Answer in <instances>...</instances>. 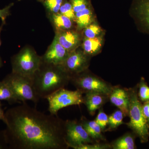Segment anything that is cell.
Wrapping results in <instances>:
<instances>
[{"instance_id": "1", "label": "cell", "mask_w": 149, "mask_h": 149, "mask_svg": "<svg viewBox=\"0 0 149 149\" xmlns=\"http://www.w3.org/2000/svg\"><path fill=\"white\" fill-rule=\"evenodd\" d=\"M3 130L9 148L13 149H67L65 139V120L46 114L26 102L5 113Z\"/></svg>"}, {"instance_id": "2", "label": "cell", "mask_w": 149, "mask_h": 149, "mask_svg": "<svg viewBox=\"0 0 149 149\" xmlns=\"http://www.w3.org/2000/svg\"><path fill=\"white\" fill-rule=\"evenodd\" d=\"M70 75L61 65L42 61L32 78L35 93L40 99H46L59 89L65 88L70 82Z\"/></svg>"}, {"instance_id": "3", "label": "cell", "mask_w": 149, "mask_h": 149, "mask_svg": "<svg viewBox=\"0 0 149 149\" xmlns=\"http://www.w3.org/2000/svg\"><path fill=\"white\" fill-rule=\"evenodd\" d=\"M129 97V116L130 120L125 123L142 143L149 141V125L142 110V103L138 96V85L128 89Z\"/></svg>"}, {"instance_id": "4", "label": "cell", "mask_w": 149, "mask_h": 149, "mask_svg": "<svg viewBox=\"0 0 149 149\" xmlns=\"http://www.w3.org/2000/svg\"><path fill=\"white\" fill-rule=\"evenodd\" d=\"M42 62V56L35 49L26 46L12 58V72L32 79Z\"/></svg>"}, {"instance_id": "5", "label": "cell", "mask_w": 149, "mask_h": 149, "mask_svg": "<svg viewBox=\"0 0 149 149\" xmlns=\"http://www.w3.org/2000/svg\"><path fill=\"white\" fill-rule=\"evenodd\" d=\"M70 82L83 94L98 93L109 96L113 88L108 82L89 72L88 69L72 76Z\"/></svg>"}, {"instance_id": "6", "label": "cell", "mask_w": 149, "mask_h": 149, "mask_svg": "<svg viewBox=\"0 0 149 149\" xmlns=\"http://www.w3.org/2000/svg\"><path fill=\"white\" fill-rule=\"evenodd\" d=\"M10 87L19 102L31 101L35 104L40 98L35 93L32 79L12 72L3 80Z\"/></svg>"}, {"instance_id": "7", "label": "cell", "mask_w": 149, "mask_h": 149, "mask_svg": "<svg viewBox=\"0 0 149 149\" xmlns=\"http://www.w3.org/2000/svg\"><path fill=\"white\" fill-rule=\"evenodd\" d=\"M83 94L80 91H70L64 88L48 96L46 99L49 103V111L50 114L57 115L60 110L72 105L83 104Z\"/></svg>"}, {"instance_id": "8", "label": "cell", "mask_w": 149, "mask_h": 149, "mask_svg": "<svg viewBox=\"0 0 149 149\" xmlns=\"http://www.w3.org/2000/svg\"><path fill=\"white\" fill-rule=\"evenodd\" d=\"M65 139L69 148L74 149L82 144L95 142L88 135L80 120L77 119L65 120Z\"/></svg>"}, {"instance_id": "9", "label": "cell", "mask_w": 149, "mask_h": 149, "mask_svg": "<svg viewBox=\"0 0 149 149\" xmlns=\"http://www.w3.org/2000/svg\"><path fill=\"white\" fill-rule=\"evenodd\" d=\"M91 58L84 53L80 47L70 53L61 65L71 77L88 69Z\"/></svg>"}, {"instance_id": "10", "label": "cell", "mask_w": 149, "mask_h": 149, "mask_svg": "<svg viewBox=\"0 0 149 149\" xmlns=\"http://www.w3.org/2000/svg\"><path fill=\"white\" fill-rule=\"evenodd\" d=\"M130 13L139 30L149 35V0H132Z\"/></svg>"}, {"instance_id": "11", "label": "cell", "mask_w": 149, "mask_h": 149, "mask_svg": "<svg viewBox=\"0 0 149 149\" xmlns=\"http://www.w3.org/2000/svg\"><path fill=\"white\" fill-rule=\"evenodd\" d=\"M55 33V38L69 53L80 47L83 37L82 31L76 29Z\"/></svg>"}, {"instance_id": "12", "label": "cell", "mask_w": 149, "mask_h": 149, "mask_svg": "<svg viewBox=\"0 0 149 149\" xmlns=\"http://www.w3.org/2000/svg\"><path fill=\"white\" fill-rule=\"evenodd\" d=\"M69 54L54 37L44 55L41 56L42 61L50 64L61 65Z\"/></svg>"}, {"instance_id": "13", "label": "cell", "mask_w": 149, "mask_h": 149, "mask_svg": "<svg viewBox=\"0 0 149 149\" xmlns=\"http://www.w3.org/2000/svg\"><path fill=\"white\" fill-rule=\"evenodd\" d=\"M109 101L122 111L125 117L128 116L129 97L128 89L113 86L109 95Z\"/></svg>"}, {"instance_id": "14", "label": "cell", "mask_w": 149, "mask_h": 149, "mask_svg": "<svg viewBox=\"0 0 149 149\" xmlns=\"http://www.w3.org/2000/svg\"><path fill=\"white\" fill-rule=\"evenodd\" d=\"M108 101L109 96L102 93H89L83 96V104L91 116H94L97 110L101 108Z\"/></svg>"}, {"instance_id": "15", "label": "cell", "mask_w": 149, "mask_h": 149, "mask_svg": "<svg viewBox=\"0 0 149 149\" xmlns=\"http://www.w3.org/2000/svg\"><path fill=\"white\" fill-rule=\"evenodd\" d=\"M47 16L53 27L55 32L76 29L74 21L59 13H47Z\"/></svg>"}, {"instance_id": "16", "label": "cell", "mask_w": 149, "mask_h": 149, "mask_svg": "<svg viewBox=\"0 0 149 149\" xmlns=\"http://www.w3.org/2000/svg\"><path fill=\"white\" fill-rule=\"evenodd\" d=\"M80 121L88 135L94 141L97 142H106V139L103 135L101 128L95 120H89L82 116Z\"/></svg>"}, {"instance_id": "17", "label": "cell", "mask_w": 149, "mask_h": 149, "mask_svg": "<svg viewBox=\"0 0 149 149\" xmlns=\"http://www.w3.org/2000/svg\"><path fill=\"white\" fill-rule=\"evenodd\" d=\"M102 35L94 38L83 37L80 47L87 55L90 57L97 54L100 52L103 45Z\"/></svg>"}, {"instance_id": "18", "label": "cell", "mask_w": 149, "mask_h": 149, "mask_svg": "<svg viewBox=\"0 0 149 149\" xmlns=\"http://www.w3.org/2000/svg\"><path fill=\"white\" fill-rule=\"evenodd\" d=\"M75 16L74 22L76 29L79 31H83V29L94 21V14L92 5L75 13Z\"/></svg>"}, {"instance_id": "19", "label": "cell", "mask_w": 149, "mask_h": 149, "mask_svg": "<svg viewBox=\"0 0 149 149\" xmlns=\"http://www.w3.org/2000/svg\"><path fill=\"white\" fill-rule=\"evenodd\" d=\"M137 138L133 132H127L111 143L113 149H136L135 140Z\"/></svg>"}, {"instance_id": "20", "label": "cell", "mask_w": 149, "mask_h": 149, "mask_svg": "<svg viewBox=\"0 0 149 149\" xmlns=\"http://www.w3.org/2000/svg\"><path fill=\"white\" fill-rule=\"evenodd\" d=\"M125 117L122 111L119 109L115 111L109 116L108 122L104 132L115 130L119 126L123 124V118Z\"/></svg>"}, {"instance_id": "21", "label": "cell", "mask_w": 149, "mask_h": 149, "mask_svg": "<svg viewBox=\"0 0 149 149\" xmlns=\"http://www.w3.org/2000/svg\"><path fill=\"white\" fill-rule=\"evenodd\" d=\"M6 101L11 104L19 101L10 87L3 80L0 81V101Z\"/></svg>"}, {"instance_id": "22", "label": "cell", "mask_w": 149, "mask_h": 149, "mask_svg": "<svg viewBox=\"0 0 149 149\" xmlns=\"http://www.w3.org/2000/svg\"><path fill=\"white\" fill-rule=\"evenodd\" d=\"M138 85V96L143 103L149 102V86L143 77H141Z\"/></svg>"}, {"instance_id": "23", "label": "cell", "mask_w": 149, "mask_h": 149, "mask_svg": "<svg viewBox=\"0 0 149 149\" xmlns=\"http://www.w3.org/2000/svg\"><path fill=\"white\" fill-rule=\"evenodd\" d=\"M82 32L83 37L94 38L101 36L103 30L98 24L93 22L83 29Z\"/></svg>"}, {"instance_id": "24", "label": "cell", "mask_w": 149, "mask_h": 149, "mask_svg": "<svg viewBox=\"0 0 149 149\" xmlns=\"http://www.w3.org/2000/svg\"><path fill=\"white\" fill-rule=\"evenodd\" d=\"M64 0H46L42 2L47 13H57Z\"/></svg>"}, {"instance_id": "25", "label": "cell", "mask_w": 149, "mask_h": 149, "mask_svg": "<svg viewBox=\"0 0 149 149\" xmlns=\"http://www.w3.org/2000/svg\"><path fill=\"white\" fill-rule=\"evenodd\" d=\"M59 13L67 17L73 21H75V13L72 4L68 0H64L61 7Z\"/></svg>"}, {"instance_id": "26", "label": "cell", "mask_w": 149, "mask_h": 149, "mask_svg": "<svg viewBox=\"0 0 149 149\" xmlns=\"http://www.w3.org/2000/svg\"><path fill=\"white\" fill-rule=\"evenodd\" d=\"M110 144L106 142H94L91 143L83 144L77 147L76 149H111Z\"/></svg>"}, {"instance_id": "27", "label": "cell", "mask_w": 149, "mask_h": 149, "mask_svg": "<svg viewBox=\"0 0 149 149\" xmlns=\"http://www.w3.org/2000/svg\"><path fill=\"white\" fill-rule=\"evenodd\" d=\"M109 116L104 111L103 109H99L98 113L95 119V121L101 128L103 132H104L108 122Z\"/></svg>"}, {"instance_id": "28", "label": "cell", "mask_w": 149, "mask_h": 149, "mask_svg": "<svg viewBox=\"0 0 149 149\" xmlns=\"http://www.w3.org/2000/svg\"><path fill=\"white\" fill-rule=\"evenodd\" d=\"M72 4L74 13L78 12L91 5L90 0H68Z\"/></svg>"}, {"instance_id": "29", "label": "cell", "mask_w": 149, "mask_h": 149, "mask_svg": "<svg viewBox=\"0 0 149 149\" xmlns=\"http://www.w3.org/2000/svg\"><path fill=\"white\" fill-rule=\"evenodd\" d=\"M13 5L14 3H11L4 8L0 9V18L1 19L3 24H5L6 19L10 15V10Z\"/></svg>"}, {"instance_id": "30", "label": "cell", "mask_w": 149, "mask_h": 149, "mask_svg": "<svg viewBox=\"0 0 149 149\" xmlns=\"http://www.w3.org/2000/svg\"><path fill=\"white\" fill-rule=\"evenodd\" d=\"M142 110L144 116L149 125V102L142 103Z\"/></svg>"}, {"instance_id": "31", "label": "cell", "mask_w": 149, "mask_h": 149, "mask_svg": "<svg viewBox=\"0 0 149 149\" xmlns=\"http://www.w3.org/2000/svg\"><path fill=\"white\" fill-rule=\"evenodd\" d=\"M8 147V146L6 141L3 131H0V149H6Z\"/></svg>"}, {"instance_id": "32", "label": "cell", "mask_w": 149, "mask_h": 149, "mask_svg": "<svg viewBox=\"0 0 149 149\" xmlns=\"http://www.w3.org/2000/svg\"><path fill=\"white\" fill-rule=\"evenodd\" d=\"M0 120H2L3 122L5 123V113L4 112L3 109L1 101H0Z\"/></svg>"}, {"instance_id": "33", "label": "cell", "mask_w": 149, "mask_h": 149, "mask_svg": "<svg viewBox=\"0 0 149 149\" xmlns=\"http://www.w3.org/2000/svg\"><path fill=\"white\" fill-rule=\"evenodd\" d=\"M2 24L1 25V26H0V46H1V31H2V28H3V23H2Z\"/></svg>"}, {"instance_id": "34", "label": "cell", "mask_w": 149, "mask_h": 149, "mask_svg": "<svg viewBox=\"0 0 149 149\" xmlns=\"http://www.w3.org/2000/svg\"><path fill=\"white\" fill-rule=\"evenodd\" d=\"M45 1H46V0H37V1L39 2H41V3Z\"/></svg>"}, {"instance_id": "35", "label": "cell", "mask_w": 149, "mask_h": 149, "mask_svg": "<svg viewBox=\"0 0 149 149\" xmlns=\"http://www.w3.org/2000/svg\"><path fill=\"white\" fill-rule=\"evenodd\" d=\"M2 62L1 59L0 58V68L2 66Z\"/></svg>"}, {"instance_id": "36", "label": "cell", "mask_w": 149, "mask_h": 149, "mask_svg": "<svg viewBox=\"0 0 149 149\" xmlns=\"http://www.w3.org/2000/svg\"><path fill=\"white\" fill-rule=\"evenodd\" d=\"M22 1V0H18V1Z\"/></svg>"}]
</instances>
